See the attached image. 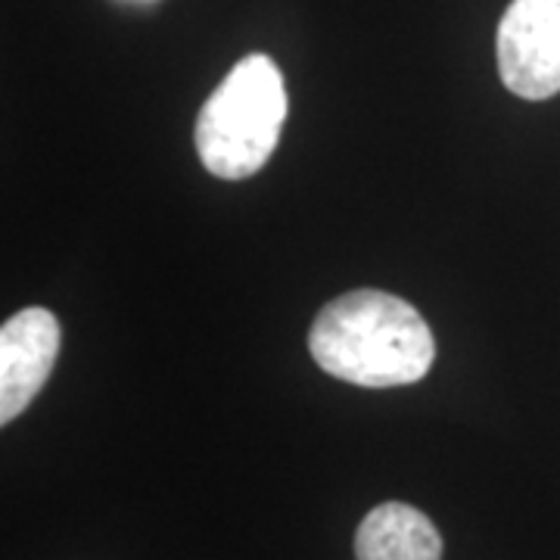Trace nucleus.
Listing matches in <instances>:
<instances>
[{
  "label": "nucleus",
  "mask_w": 560,
  "mask_h": 560,
  "mask_svg": "<svg viewBox=\"0 0 560 560\" xmlns=\"http://www.w3.org/2000/svg\"><path fill=\"white\" fill-rule=\"evenodd\" d=\"M355 560H442V536L423 511L386 501L359 523Z\"/></svg>",
  "instance_id": "obj_5"
},
{
  "label": "nucleus",
  "mask_w": 560,
  "mask_h": 560,
  "mask_svg": "<svg viewBox=\"0 0 560 560\" xmlns=\"http://www.w3.org/2000/svg\"><path fill=\"white\" fill-rule=\"evenodd\" d=\"M499 75L523 101L560 94V0H511L495 35Z\"/></svg>",
  "instance_id": "obj_3"
},
{
  "label": "nucleus",
  "mask_w": 560,
  "mask_h": 560,
  "mask_svg": "<svg viewBox=\"0 0 560 560\" xmlns=\"http://www.w3.org/2000/svg\"><path fill=\"white\" fill-rule=\"evenodd\" d=\"M308 352L337 381L386 389L423 381L436 340L411 302L383 290H352L320 308Z\"/></svg>",
  "instance_id": "obj_1"
},
{
  "label": "nucleus",
  "mask_w": 560,
  "mask_h": 560,
  "mask_svg": "<svg viewBox=\"0 0 560 560\" xmlns=\"http://www.w3.org/2000/svg\"><path fill=\"white\" fill-rule=\"evenodd\" d=\"M287 121V84L278 62L265 54L243 57L212 97L202 103L194 143L215 178H253L278 150Z\"/></svg>",
  "instance_id": "obj_2"
},
{
  "label": "nucleus",
  "mask_w": 560,
  "mask_h": 560,
  "mask_svg": "<svg viewBox=\"0 0 560 560\" xmlns=\"http://www.w3.org/2000/svg\"><path fill=\"white\" fill-rule=\"evenodd\" d=\"M60 320L47 308H22L0 327V423L16 420L44 389L60 355Z\"/></svg>",
  "instance_id": "obj_4"
}]
</instances>
